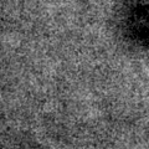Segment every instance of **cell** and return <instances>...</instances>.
<instances>
[{
	"label": "cell",
	"mask_w": 149,
	"mask_h": 149,
	"mask_svg": "<svg viewBox=\"0 0 149 149\" xmlns=\"http://www.w3.org/2000/svg\"><path fill=\"white\" fill-rule=\"evenodd\" d=\"M70 149H103V148L93 147V146H81V147H74V148H70Z\"/></svg>",
	"instance_id": "2"
},
{
	"label": "cell",
	"mask_w": 149,
	"mask_h": 149,
	"mask_svg": "<svg viewBox=\"0 0 149 149\" xmlns=\"http://www.w3.org/2000/svg\"><path fill=\"white\" fill-rule=\"evenodd\" d=\"M0 149H25L24 143L8 136H0Z\"/></svg>",
	"instance_id": "1"
}]
</instances>
